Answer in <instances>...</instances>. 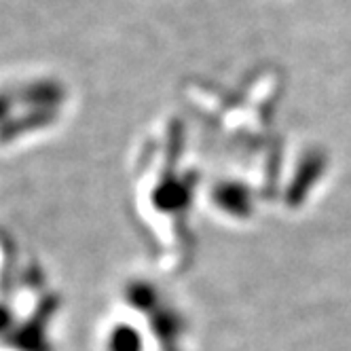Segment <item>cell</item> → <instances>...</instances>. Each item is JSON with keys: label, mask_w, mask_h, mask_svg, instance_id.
Returning a JSON list of instances; mask_svg holds the SVG:
<instances>
[{"label": "cell", "mask_w": 351, "mask_h": 351, "mask_svg": "<svg viewBox=\"0 0 351 351\" xmlns=\"http://www.w3.org/2000/svg\"><path fill=\"white\" fill-rule=\"evenodd\" d=\"M106 349L108 351H134V335L132 328L123 324H114L106 330Z\"/></svg>", "instance_id": "cell-1"}]
</instances>
